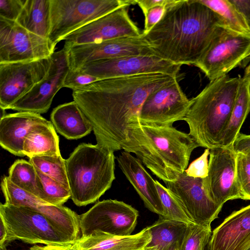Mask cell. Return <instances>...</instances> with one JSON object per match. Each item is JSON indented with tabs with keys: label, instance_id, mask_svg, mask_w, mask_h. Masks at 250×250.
Here are the masks:
<instances>
[{
	"label": "cell",
	"instance_id": "6da1fadb",
	"mask_svg": "<svg viewBox=\"0 0 250 250\" xmlns=\"http://www.w3.org/2000/svg\"><path fill=\"white\" fill-rule=\"evenodd\" d=\"M177 78L152 73L100 80L73 90L72 96L91 124L97 144L116 151L127 140L128 126L138 119L148 95Z\"/></svg>",
	"mask_w": 250,
	"mask_h": 250
},
{
	"label": "cell",
	"instance_id": "7a4b0ae2",
	"mask_svg": "<svg viewBox=\"0 0 250 250\" xmlns=\"http://www.w3.org/2000/svg\"><path fill=\"white\" fill-rule=\"evenodd\" d=\"M222 26L221 18L198 0H173L152 29L142 34L156 56L195 65Z\"/></svg>",
	"mask_w": 250,
	"mask_h": 250
},
{
	"label": "cell",
	"instance_id": "3957f363",
	"mask_svg": "<svg viewBox=\"0 0 250 250\" xmlns=\"http://www.w3.org/2000/svg\"><path fill=\"white\" fill-rule=\"evenodd\" d=\"M199 145L187 133L173 126L141 124L138 119L127 129V140L122 149L137 158L164 182L175 180L184 172L190 157Z\"/></svg>",
	"mask_w": 250,
	"mask_h": 250
},
{
	"label": "cell",
	"instance_id": "277c9868",
	"mask_svg": "<svg viewBox=\"0 0 250 250\" xmlns=\"http://www.w3.org/2000/svg\"><path fill=\"white\" fill-rule=\"evenodd\" d=\"M241 77L226 75L210 81L195 97L184 119L188 134L199 146L221 147L222 136L229 122Z\"/></svg>",
	"mask_w": 250,
	"mask_h": 250
},
{
	"label": "cell",
	"instance_id": "5b68a950",
	"mask_svg": "<svg viewBox=\"0 0 250 250\" xmlns=\"http://www.w3.org/2000/svg\"><path fill=\"white\" fill-rule=\"evenodd\" d=\"M114 151L100 145L82 143L65 160L70 199L77 206L97 201L115 179Z\"/></svg>",
	"mask_w": 250,
	"mask_h": 250
},
{
	"label": "cell",
	"instance_id": "8992f818",
	"mask_svg": "<svg viewBox=\"0 0 250 250\" xmlns=\"http://www.w3.org/2000/svg\"><path fill=\"white\" fill-rule=\"evenodd\" d=\"M129 0H51L50 42L57 43L92 21L124 6Z\"/></svg>",
	"mask_w": 250,
	"mask_h": 250
},
{
	"label": "cell",
	"instance_id": "52a82bcc",
	"mask_svg": "<svg viewBox=\"0 0 250 250\" xmlns=\"http://www.w3.org/2000/svg\"><path fill=\"white\" fill-rule=\"evenodd\" d=\"M0 218L6 226L11 242L20 240L45 246L75 242L45 216L26 207L0 203Z\"/></svg>",
	"mask_w": 250,
	"mask_h": 250
},
{
	"label": "cell",
	"instance_id": "ba28073f",
	"mask_svg": "<svg viewBox=\"0 0 250 250\" xmlns=\"http://www.w3.org/2000/svg\"><path fill=\"white\" fill-rule=\"evenodd\" d=\"M248 59H250V34L222 26L195 66L211 81L228 75Z\"/></svg>",
	"mask_w": 250,
	"mask_h": 250
},
{
	"label": "cell",
	"instance_id": "9c48e42d",
	"mask_svg": "<svg viewBox=\"0 0 250 250\" xmlns=\"http://www.w3.org/2000/svg\"><path fill=\"white\" fill-rule=\"evenodd\" d=\"M139 216L138 211L123 201H99L86 212L79 215L82 236L105 234L115 236L132 235Z\"/></svg>",
	"mask_w": 250,
	"mask_h": 250
},
{
	"label": "cell",
	"instance_id": "30bf717a",
	"mask_svg": "<svg viewBox=\"0 0 250 250\" xmlns=\"http://www.w3.org/2000/svg\"><path fill=\"white\" fill-rule=\"evenodd\" d=\"M55 49L48 39L31 33L16 21L0 18V63L48 58Z\"/></svg>",
	"mask_w": 250,
	"mask_h": 250
},
{
	"label": "cell",
	"instance_id": "8fae6325",
	"mask_svg": "<svg viewBox=\"0 0 250 250\" xmlns=\"http://www.w3.org/2000/svg\"><path fill=\"white\" fill-rule=\"evenodd\" d=\"M65 49L70 70H77L96 61L129 56H156L142 33L95 43L73 45Z\"/></svg>",
	"mask_w": 250,
	"mask_h": 250
},
{
	"label": "cell",
	"instance_id": "7c38bea8",
	"mask_svg": "<svg viewBox=\"0 0 250 250\" xmlns=\"http://www.w3.org/2000/svg\"><path fill=\"white\" fill-rule=\"evenodd\" d=\"M191 105L176 79L150 93L144 101L138 117L142 124L173 126L184 120Z\"/></svg>",
	"mask_w": 250,
	"mask_h": 250
},
{
	"label": "cell",
	"instance_id": "4fadbf2b",
	"mask_svg": "<svg viewBox=\"0 0 250 250\" xmlns=\"http://www.w3.org/2000/svg\"><path fill=\"white\" fill-rule=\"evenodd\" d=\"M181 66L156 56H129L96 61L77 70L99 80L152 73L178 77Z\"/></svg>",
	"mask_w": 250,
	"mask_h": 250
},
{
	"label": "cell",
	"instance_id": "5bb4252c",
	"mask_svg": "<svg viewBox=\"0 0 250 250\" xmlns=\"http://www.w3.org/2000/svg\"><path fill=\"white\" fill-rule=\"evenodd\" d=\"M236 156L231 147L210 149L208 174L203 184L209 197L221 207L229 200H245L236 178Z\"/></svg>",
	"mask_w": 250,
	"mask_h": 250
},
{
	"label": "cell",
	"instance_id": "9a60e30c",
	"mask_svg": "<svg viewBox=\"0 0 250 250\" xmlns=\"http://www.w3.org/2000/svg\"><path fill=\"white\" fill-rule=\"evenodd\" d=\"M50 57L36 61L0 63V107L5 110L47 75Z\"/></svg>",
	"mask_w": 250,
	"mask_h": 250
},
{
	"label": "cell",
	"instance_id": "2e32d148",
	"mask_svg": "<svg viewBox=\"0 0 250 250\" xmlns=\"http://www.w3.org/2000/svg\"><path fill=\"white\" fill-rule=\"evenodd\" d=\"M128 6L121 7L68 35L63 40L64 47L140 36L139 28L129 16Z\"/></svg>",
	"mask_w": 250,
	"mask_h": 250
},
{
	"label": "cell",
	"instance_id": "e0dca14e",
	"mask_svg": "<svg viewBox=\"0 0 250 250\" xmlns=\"http://www.w3.org/2000/svg\"><path fill=\"white\" fill-rule=\"evenodd\" d=\"M164 183L195 224L210 227L212 222L218 218L223 207L209 197L204 188L203 179L190 177L184 171L178 172L175 180Z\"/></svg>",
	"mask_w": 250,
	"mask_h": 250
},
{
	"label": "cell",
	"instance_id": "ac0fdd59",
	"mask_svg": "<svg viewBox=\"0 0 250 250\" xmlns=\"http://www.w3.org/2000/svg\"><path fill=\"white\" fill-rule=\"evenodd\" d=\"M51 63L46 76L8 109L39 114L49 110L54 97L63 84L69 70L67 53L63 48L50 56Z\"/></svg>",
	"mask_w": 250,
	"mask_h": 250
},
{
	"label": "cell",
	"instance_id": "d6986e66",
	"mask_svg": "<svg viewBox=\"0 0 250 250\" xmlns=\"http://www.w3.org/2000/svg\"><path fill=\"white\" fill-rule=\"evenodd\" d=\"M1 190L5 203L26 207L44 215L73 242L80 238L79 215L69 208L51 205L18 187L9 180L3 183Z\"/></svg>",
	"mask_w": 250,
	"mask_h": 250
},
{
	"label": "cell",
	"instance_id": "ffe728a7",
	"mask_svg": "<svg viewBox=\"0 0 250 250\" xmlns=\"http://www.w3.org/2000/svg\"><path fill=\"white\" fill-rule=\"evenodd\" d=\"M210 250H247L250 248V205L233 211L212 231Z\"/></svg>",
	"mask_w": 250,
	"mask_h": 250
},
{
	"label": "cell",
	"instance_id": "44dd1931",
	"mask_svg": "<svg viewBox=\"0 0 250 250\" xmlns=\"http://www.w3.org/2000/svg\"><path fill=\"white\" fill-rule=\"evenodd\" d=\"M116 159L119 167L145 206L152 212L165 217L166 213L156 187L155 180L146 170L141 161L124 150Z\"/></svg>",
	"mask_w": 250,
	"mask_h": 250
},
{
	"label": "cell",
	"instance_id": "7402d4cb",
	"mask_svg": "<svg viewBox=\"0 0 250 250\" xmlns=\"http://www.w3.org/2000/svg\"><path fill=\"white\" fill-rule=\"evenodd\" d=\"M48 122L40 114L30 112L5 115L0 120V145L11 153L23 156V143L28 133L35 125Z\"/></svg>",
	"mask_w": 250,
	"mask_h": 250
},
{
	"label": "cell",
	"instance_id": "603a6c76",
	"mask_svg": "<svg viewBox=\"0 0 250 250\" xmlns=\"http://www.w3.org/2000/svg\"><path fill=\"white\" fill-rule=\"evenodd\" d=\"M50 118L55 130L69 140L80 139L93 130L90 122L74 101L54 108Z\"/></svg>",
	"mask_w": 250,
	"mask_h": 250
},
{
	"label": "cell",
	"instance_id": "cb8c5ba5",
	"mask_svg": "<svg viewBox=\"0 0 250 250\" xmlns=\"http://www.w3.org/2000/svg\"><path fill=\"white\" fill-rule=\"evenodd\" d=\"M151 240L148 227L139 232L126 236L92 234L78 239L80 250H142Z\"/></svg>",
	"mask_w": 250,
	"mask_h": 250
},
{
	"label": "cell",
	"instance_id": "d4e9b609",
	"mask_svg": "<svg viewBox=\"0 0 250 250\" xmlns=\"http://www.w3.org/2000/svg\"><path fill=\"white\" fill-rule=\"evenodd\" d=\"M250 112V79L241 77L229 120L224 131L221 146L230 147Z\"/></svg>",
	"mask_w": 250,
	"mask_h": 250
},
{
	"label": "cell",
	"instance_id": "484cf974",
	"mask_svg": "<svg viewBox=\"0 0 250 250\" xmlns=\"http://www.w3.org/2000/svg\"><path fill=\"white\" fill-rule=\"evenodd\" d=\"M23 153L29 158L61 154L59 139L50 121L35 125L25 138Z\"/></svg>",
	"mask_w": 250,
	"mask_h": 250
},
{
	"label": "cell",
	"instance_id": "4316f807",
	"mask_svg": "<svg viewBox=\"0 0 250 250\" xmlns=\"http://www.w3.org/2000/svg\"><path fill=\"white\" fill-rule=\"evenodd\" d=\"M16 22L31 33L48 39L51 0H26Z\"/></svg>",
	"mask_w": 250,
	"mask_h": 250
},
{
	"label": "cell",
	"instance_id": "83f0119b",
	"mask_svg": "<svg viewBox=\"0 0 250 250\" xmlns=\"http://www.w3.org/2000/svg\"><path fill=\"white\" fill-rule=\"evenodd\" d=\"M188 225L159 216L156 221L148 226L151 234V240L148 246H156L162 250L172 244L179 243Z\"/></svg>",
	"mask_w": 250,
	"mask_h": 250
},
{
	"label": "cell",
	"instance_id": "f1b7e54d",
	"mask_svg": "<svg viewBox=\"0 0 250 250\" xmlns=\"http://www.w3.org/2000/svg\"><path fill=\"white\" fill-rule=\"evenodd\" d=\"M8 177L18 187L44 201L41 180L35 166L29 161L23 159L15 161L9 169Z\"/></svg>",
	"mask_w": 250,
	"mask_h": 250
},
{
	"label": "cell",
	"instance_id": "f546056e",
	"mask_svg": "<svg viewBox=\"0 0 250 250\" xmlns=\"http://www.w3.org/2000/svg\"><path fill=\"white\" fill-rule=\"evenodd\" d=\"M198 0L218 14L225 27L239 33L250 34L242 16L230 0Z\"/></svg>",
	"mask_w": 250,
	"mask_h": 250
},
{
	"label": "cell",
	"instance_id": "4dcf8cb0",
	"mask_svg": "<svg viewBox=\"0 0 250 250\" xmlns=\"http://www.w3.org/2000/svg\"><path fill=\"white\" fill-rule=\"evenodd\" d=\"M29 161L42 172L69 190L65 160L61 154L34 156L29 158Z\"/></svg>",
	"mask_w": 250,
	"mask_h": 250
},
{
	"label": "cell",
	"instance_id": "1f68e13d",
	"mask_svg": "<svg viewBox=\"0 0 250 250\" xmlns=\"http://www.w3.org/2000/svg\"><path fill=\"white\" fill-rule=\"evenodd\" d=\"M156 187L164 207L166 218L188 225L195 224L181 202L158 181Z\"/></svg>",
	"mask_w": 250,
	"mask_h": 250
},
{
	"label": "cell",
	"instance_id": "d6a6232c",
	"mask_svg": "<svg viewBox=\"0 0 250 250\" xmlns=\"http://www.w3.org/2000/svg\"><path fill=\"white\" fill-rule=\"evenodd\" d=\"M35 168L42 185L43 200L51 205L62 206L70 198V190L57 181L42 172L36 167Z\"/></svg>",
	"mask_w": 250,
	"mask_h": 250
},
{
	"label": "cell",
	"instance_id": "836d02e7",
	"mask_svg": "<svg viewBox=\"0 0 250 250\" xmlns=\"http://www.w3.org/2000/svg\"><path fill=\"white\" fill-rule=\"evenodd\" d=\"M211 233V227L189 225L179 243L178 250H200L209 240Z\"/></svg>",
	"mask_w": 250,
	"mask_h": 250
},
{
	"label": "cell",
	"instance_id": "e575fe53",
	"mask_svg": "<svg viewBox=\"0 0 250 250\" xmlns=\"http://www.w3.org/2000/svg\"><path fill=\"white\" fill-rule=\"evenodd\" d=\"M236 178L245 200H250V156L237 153Z\"/></svg>",
	"mask_w": 250,
	"mask_h": 250
},
{
	"label": "cell",
	"instance_id": "d590c367",
	"mask_svg": "<svg viewBox=\"0 0 250 250\" xmlns=\"http://www.w3.org/2000/svg\"><path fill=\"white\" fill-rule=\"evenodd\" d=\"M100 80L98 78L91 75L79 70H69L63 84V87L74 90L90 84Z\"/></svg>",
	"mask_w": 250,
	"mask_h": 250
},
{
	"label": "cell",
	"instance_id": "8d00e7d4",
	"mask_svg": "<svg viewBox=\"0 0 250 250\" xmlns=\"http://www.w3.org/2000/svg\"><path fill=\"white\" fill-rule=\"evenodd\" d=\"M210 149L206 148L203 153L189 165L185 171L186 174L192 177L204 179L208 174V161Z\"/></svg>",
	"mask_w": 250,
	"mask_h": 250
},
{
	"label": "cell",
	"instance_id": "74e56055",
	"mask_svg": "<svg viewBox=\"0 0 250 250\" xmlns=\"http://www.w3.org/2000/svg\"><path fill=\"white\" fill-rule=\"evenodd\" d=\"M26 0H0V18L16 21Z\"/></svg>",
	"mask_w": 250,
	"mask_h": 250
},
{
	"label": "cell",
	"instance_id": "f35d334b",
	"mask_svg": "<svg viewBox=\"0 0 250 250\" xmlns=\"http://www.w3.org/2000/svg\"><path fill=\"white\" fill-rule=\"evenodd\" d=\"M166 6L159 5L150 9L145 16L143 34L148 33L163 16Z\"/></svg>",
	"mask_w": 250,
	"mask_h": 250
},
{
	"label": "cell",
	"instance_id": "ab89813d",
	"mask_svg": "<svg viewBox=\"0 0 250 250\" xmlns=\"http://www.w3.org/2000/svg\"><path fill=\"white\" fill-rule=\"evenodd\" d=\"M231 147L236 153L250 156V135L240 133L233 142Z\"/></svg>",
	"mask_w": 250,
	"mask_h": 250
},
{
	"label": "cell",
	"instance_id": "60d3db41",
	"mask_svg": "<svg viewBox=\"0 0 250 250\" xmlns=\"http://www.w3.org/2000/svg\"><path fill=\"white\" fill-rule=\"evenodd\" d=\"M242 16L250 32V0H230Z\"/></svg>",
	"mask_w": 250,
	"mask_h": 250
},
{
	"label": "cell",
	"instance_id": "b9f144b4",
	"mask_svg": "<svg viewBox=\"0 0 250 250\" xmlns=\"http://www.w3.org/2000/svg\"><path fill=\"white\" fill-rule=\"evenodd\" d=\"M173 0H135L136 4L141 9L144 16L151 8L159 5L167 6Z\"/></svg>",
	"mask_w": 250,
	"mask_h": 250
},
{
	"label": "cell",
	"instance_id": "7bdbcfd3",
	"mask_svg": "<svg viewBox=\"0 0 250 250\" xmlns=\"http://www.w3.org/2000/svg\"><path fill=\"white\" fill-rule=\"evenodd\" d=\"M8 230L3 220L0 218V249L6 250V247L11 243Z\"/></svg>",
	"mask_w": 250,
	"mask_h": 250
},
{
	"label": "cell",
	"instance_id": "ee69618b",
	"mask_svg": "<svg viewBox=\"0 0 250 250\" xmlns=\"http://www.w3.org/2000/svg\"><path fill=\"white\" fill-rule=\"evenodd\" d=\"M46 246L47 250H80L78 240L73 243L64 245Z\"/></svg>",
	"mask_w": 250,
	"mask_h": 250
},
{
	"label": "cell",
	"instance_id": "f6af8a7d",
	"mask_svg": "<svg viewBox=\"0 0 250 250\" xmlns=\"http://www.w3.org/2000/svg\"><path fill=\"white\" fill-rule=\"evenodd\" d=\"M178 243L172 244L162 250H178Z\"/></svg>",
	"mask_w": 250,
	"mask_h": 250
},
{
	"label": "cell",
	"instance_id": "bcb514c9",
	"mask_svg": "<svg viewBox=\"0 0 250 250\" xmlns=\"http://www.w3.org/2000/svg\"><path fill=\"white\" fill-rule=\"evenodd\" d=\"M29 250H47V249L46 246L35 245L31 247Z\"/></svg>",
	"mask_w": 250,
	"mask_h": 250
},
{
	"label": "cell",
	"instance_id": "7dc6e473",
	"mask_svg": "<svg viewBox=\"0 0 250 250\" xmlns=\"http://www.w3.org/2000/svg\"><path fill=\"white\" fill-rule=\"evenodd\" d=\"M142 250H160L157 247H156V246H154V247L147 246Z\"/></svg>",
	"mask_w": 250,
	"mask_h": 250
},
{
	"label": "cell",
	"instance_id": "c3c4849f",
	"mask_svg": "<svg viewBox=\"0 0 250 250\" xmlns=\"http://www.w3.org/2000/svg\"><path fill=\"white\" fill-rule=\"evenodd\" d=\"M209 241L204 245L202 249V250H210L209 245Z\"/></svg>",
	"mask_w": 250,
	"mask_h": 250
},
{
	"label": "cell",
	"instance_id": "681fc988",
	"mask_svg": "<svg viewBox=\"0 0 250 250\" xmlns=\"http://www.w3.org/2000/svg\"><path fill=\"white\" fill-rule=\"evenodd\" d=\"M245 74L250 75V64L246 68Z\"/></svg>",
	"mask_w": 250,
	"mask_h": 250
},
{
	"label": "cell",
	"instance_id": "f907efd6",
	"mask_svg": "<svg viewBox=\"0 0 250 250\" xmlns=\"http://www.w3.org/2000/svg\"><path fill=\"white\" fill-rule=\"evenodd\" d=\"M244 75L248 76L250 78V75H248V74H245Z\"/></svg>",
	"mask_w": 250,
	"mask_h": 250
},
{
	"label": "cell",
	"instance_id": "816d5d0a",
	"mask_svg": "<svg viewBox=\"0 0 250 250\" xmlns=\"http://www.w3.org/2000/svg\"><path fill=\"white\" fill-rule=\"evenodd\" d=\"M247 250H250V248L249 249H248Z\"/></svg>",
	"mask_w": 250,
	"mask_h": 250
},
{
	"label": "cell",
	"instance_id": "f5cc1de1",
	"mask_svg": "<svg viewBox=\"0 0 250 250\" xmlns=\"http://www.w3.org/2000/svg\"><path fill=\"white\" fill-rule=\"evenodd\" d=\"M203 248H202L201 249H200V250H202Z\"/></svg>",
	"mask_w": 250,
	"mask_h": 250
},
{
	"label": "cell",
	"instance_id": "db71d44e",
	"mask_svg": "<svg viewBox=\"0 0 250 250\" xmlns=\"http://www.w3.org/2000/svg\"></svg>",
	"mask_w": 250,
	"mask_h": 250
}]
</instances>
